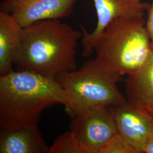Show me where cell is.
<instances>
[{
  "label": "cell",
  "instance_id": "15",
  "mask_svg": "<svg viewBox=\"0 0 153 153\" xmlns=\"http://www.w3.org/2000/svg\"><path fill=\"white\" fill-rule=\"evenodd\" d=\"M153 153V134L149 137L143 149V153Z\"/></svg>",
  "mask_w": 153,
  "mask_h": 153
},
{
  "label": "cell",
  "instance_id": "3",
  "mask_svg": "<svg viewBox=\"0 0 153 153\" xmlns=\"http://www.w3.org/2000/svg\"><path fill=\"white\" fill-rule=\"evenodd\" d=\"M94 68L122 79L136 71L153 53L143 16H123L111 22L94 46Z\"/></svg>",
  "mask_w": 153,
  "mask_h": 153
},
{
  "label": "cell",
  "instance_id": "11",
  "mask_svg": "<svg viewBox=\"0 0 153 153\" xmlns=\"http://www.w3.org/2000/svg\"><path fill=\"white\" fill-rule=\"evenodd\" d=\"M22 28L13 16L0 11V76L13 70L21 42Z\"/></svg>",
  "mask_w": 153,
  "mask_h": 153
},
{
  "label": "cell",
  "instance_id": "1",
  "mask_svg": "<svg viewBox=\"0 0 153 153\" xmlns=\"http://www.w3.org/2000/svg\"><path fill=\"white\" fill-rule=\"evenodd\" d=\"M82 31L60 19L36 22L21 32L15 62L18 70L50 78L76 70V48Z\"/></svg>",
  "mask_w": 153,
  "mask_h": 153
},
{
  "label": "cell",
  "instance_id": "9",
  "mask_svg": "<svg viewBox=\"0 0 153 153\" xmlns=\"http://www.w3.org/2000/svg\"><path fill=\"white\" fill-rule=\"evenodd\" d=\"M126 101L152 113L153 111V52L147 61L125 79Z\"/></svg>",
  "mask_w": 153,
  "mask_h": 153
},
{
  "label": "cell",
  "instance_id": "10",
  "mask_svg": "<svg viewBox=\"0 0 153 153\" xmlns=\"http://www.w3.org/2000/svg\"><path fill=\"white\" fill-rule=\"evenodd\" d=\"M38 126L1 131L0 153H48Z\"/></svg>",
  "mask_w": 153,
  "mask_h": 153
},
{
  "label": "cell",
  "instance_id": "16",
  "mask_svg": "<svg viewBox=\"0 0 153 153\" xmlns=\"http://www.w3.org/2000/svg\"><path fill=\"white\" fill-rule=\"evenodd\" d=\"M152 114H153V112H152Z\"/></svg>",
  "mask_w": 153,
  "mask_h": 153
},
{
  "label": "cell",
  "instance_id": "12",
  "mask_svg": "<svg viewBox=\"0 0 153 153\" xmlns=\"http://www.w3.org/2000/svg\"><path fill=\"white\" fill-rule=\"evenodd\" d=\"M48 153H84L76 136L69 130L59 136L49 147Z\"/></svg>",
  "mask_w": 153,
  "mask_h": 153
},
{
  "label": "cell",
  "instance_id": "14",
  "mask_svg": "<svg viewBox=\"0 0 153 153\" xmlns=\"http://www.w3.org/2000/svg\"><path fill=\"white\" fill-rule=\"evenodd\" d=\"M148 18L146 21V27L151 40L153 48V1L148 10Z\"/></svg>",
  "mask_w": 153,
  "mask_h": 153
},
{
  "label": "cell",
  "instance_id": "4",
  "mask_svg": "<svg viewBox=\"0 0 153 153\" xmlns=\"http://www.w3.org/2000/svg\"><path fill=\"white\" fill-rule=\"evenodd\" d=\"M56 79L65 93L67 101L64 107L69 115L88 107H115L126 102L117 86L122 79L100 71L88 62L80 69L66 73Z\"/></svg>",
  "mask_w": 153,
  "mask_h": 153
},
{
  "label": "cell",
  "instance_id": "6",
  "mask_svg": "<svg viewBox=\"0 0 153 153\" xmlns=\"http://www.w3.org/2000/svg\"><path fill=\"white\" fill-rule=\"evenodd\" d=\"M76 0H3L0 11L9 14L23 28L36 22L70 16Z\"/></svg>",
  "mask_w": 153,
  "mask_h": 153
},
{
  "label": "cell",
  "instance_id": "13",
  "mask_svg": "<svg viewBox=\"0 0 153 153\" xmlns=\"http://www.w3.org/2000/svg\"><path fill=\"white\" fill-rule=\"evenodd\" d=\"M99 153H138L137 150L118 133L111 138Z\"/></svg>",
  "mask_w": 153,
  "mask_h": 153
},
{
  "label": "cell",
  "instance_id": "8",
  "mask_svg": "<svg viewBox=\"0 0 153 153\" xmlns=\"http://www.w3.org/2000/svg\"><path fill=\"white\" fill-rule=\"evenodd\" d=\"M119 133L137 150L143 153L148 139L153 134V114L127 101L114 107Z\"/></svg>",
  "mask_w": 153,
  "mask_h": 153
},
{
  "label": "cell",
  "instance_id": "5",
  "mask_svg": "<svg viewBox=\"0 0 153 153\" xmlns=\"http://www.w3.org/2000/svg\"><path fill=\"white\" fill-rule=\"evenodd\" d=\"M69 116L70 130L76 136L84 153H99L104 145L119 133L112 107H88Z\"/></svg>",
  "mask_w": 153,
  "mask_h": 153
},
{
  "label": "cell",
  "instance_id": "7",
  "mask_svg": "<svg viewBox=\"0 0 153 153\" xmlns=\"http://www.w3.org/2000/svg\"><path fill=\"white\" fill-rule=\"evenodd\" d=\"M97 16L95 29L88 33L82 30V56L88 57L94 51V46L100 36L109 24L116 19L123 16H144L150 4L142 0H92Z\"/></svg>",
  "mask_w": 153,
  "mask_h": 153
},
{
  "label": "cell",
  "instance_id": "2",
  "mask_svg": "<svg viewBox=\"0 0 153 153\" xmlns=\"http://www.w3.org/2000/svg\"><path fill=\"white\" fill-rule=\"evenodd\" d=\"M66 101L56 79L19 70L1 76V131L38 126L44 109Z\"/></svg>",
  "mask_w": 153,
  "mask_h": 153
}]
</instances>
